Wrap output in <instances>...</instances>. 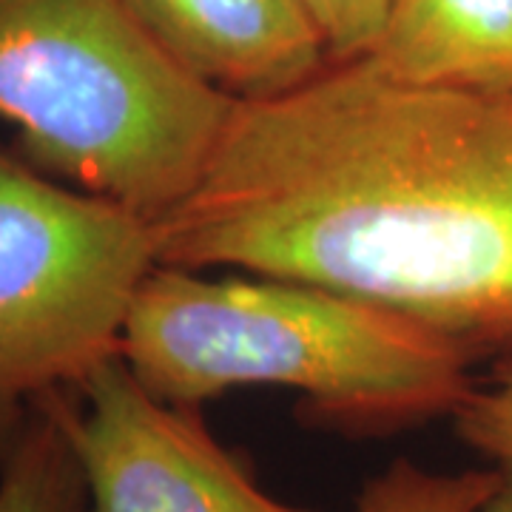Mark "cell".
I'll use <instances>...</instances> for the list:
<instances>
[{"label": "cell", "instance_id": "6da1fadb", "mask_svg": "<svg viewBox=\"0 0 512 512\" xmlns=\"http://www.w3.org/2000/svg\"><path fill=\"white\" fill-rule=\"evenodd\" d=\"M157 262L353 293L512 359V92L330 60L242 100L200 183L154 222Z\"/></svg>", "mask_w": 512, "mask_h": 512}, {"label": "cell", "instance_id": "277c9868", "mask_svg": "<svg viewBox=\"0 0 512 512\" xmlns=\"http://www.w3.org/2000/svg\"><path fill=\"white\" fill-rule=\"evenodd\" d=\"M154 225L0 148V458L35 407L120 353Z\"/></svg>", "mask_w": 512, "mask_h": 512}, {"label": "cell", "instance_id": "52a82bcc", "mask_svg": "<svg viewBox=\"0 0 512 512\" xmlns=\"http://www.w3.org/2000/svg\"><path fill=\"white\" fill-rule=\"evenodd\" d=\"M367 57L421 86L512 92V0H393Z\"/></svg>", "mask_w": 512, "mask_h": 512}, {"label": "cell", "instance_id": "5b68a950", "mask_svg": "<svg viewBox=\"0 0 512 512\" xmlns=\"http://www.w3.org/2000/svg\"><path fill=\"white\" fill-rule=\"evenodd\" d=\"M92 512H313L279 501L202 421L154 396L114 353L52 396Z\"/></svg>", "mask_w": 512, "mask_h": 512}, {"label": "cell", "instance_id": "30bf717a", "mask_svg": "<svg viewBox=\"0 0 512 512\" xmlns=\"http://www.w3.org/2000/svg\"><path fill=\"white\" fill-rule=\"evenodd\" d=\"M453 427L495 473V490L481 512H512V359L487 382H476L453 413Z\"/></svg>", "mask_w": 512, "mask_h": 512}, {"label": "cell", "instance_id": "7a4b0ae2", "mask_svg": "<svg viewBox=\"0 0 512 512\" xmlns=\"http://www.w3.org/2000/svg\"><path fill=\"white\" fill-rule=\"evenodd\" d=\"M120 356L154 396L202 407L239 387H282L345 436L453 419L476 362L419 322L353 293L285 276L157 262L128 308Z\"/></svg>", "mask_w": 512, "mask_h": 512}, {"label": "cell", "instance_id": "8fae6325", "mask_svg": "<svg viewBox=\"0 0 512 512\" xmlns=\"http://www.w3.org/2000/svg\"><path fill=\"white\" fill-rule=\"evenodd\" d=\"M322 37L330 60L373 55L393 0H299Z\"/></svg>", "mask_w": 512, "mask_h": 512}, {"label": "cell", "instance_id": "8992f818", "mask_svg": "<svg viewBox=\"0 0 512 512\" xmlns=\"http://www.w3.org/2000/svg\"><path fill=\"white\" fill-rule=\"evenodd\" d=\"M185 72L231 100L291 92L330 63L299 0H128Z\"/></svg>", "mask_w": 512, "mask_h": 512}, {"label": "cell", "instance_id": "9c48e42d", "mask_svg": "<svg viewBox=\"0 0 512 512\" xmlns=\"http://www.w3.org/2000/svg\"><path fill=\"white\" fill-rule=\"evenodd\" d=\"M495 490V473H436L396 458L362 487L353 512H481Z\"/></svg>", "mask_w": 512, "mask_h": 512}, {"label": "cell", "instance_id": "3957f363", "mask_svg": "<svg viewBox=\"0 0 512 512\" xmlns=\"http://www.w3.org/2000/svg\"><path fill=\"white\" fill-rule=\"evenodd\" d=\"M234 109L128 0H0V120L57 183L154 225L200 183Z\"/></svg>", "mask_w": 512, "mask_h": 512}, {"label": "cell", "instance_id": "ba28073f", "mask_svg": "<svg viewBox=\"0 0 512 512\" xmlns=\"http://www.w3.org/2000/svg\"><path fill=\"white\" fill-rule=\"evenodd\" d=\"M0 512H92L83 470L52 396L0 458Z\"/></svg>", "mask_w": 512, "mask_h": 512}]
</instances>
